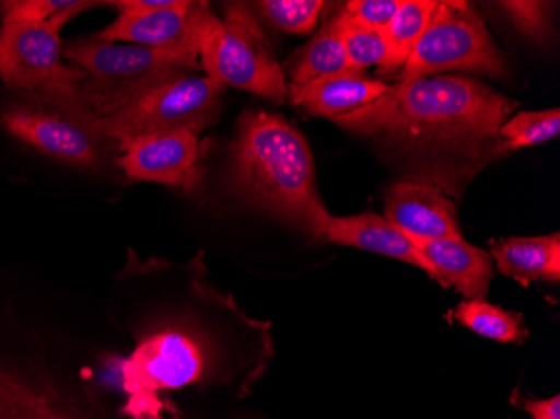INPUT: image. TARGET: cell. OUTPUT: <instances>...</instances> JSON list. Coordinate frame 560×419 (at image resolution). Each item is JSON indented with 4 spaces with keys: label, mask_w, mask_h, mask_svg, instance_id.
Returning a JSON list of instances; mask_svg holds the SVG:
<instances>
[{
    "label": "cell",
    "mask_w": 560,
    "mask_h": 419,
    "mask_svg": "<svg viewBox=\"0 0 560 419\" xmlns=\"http://www.w3.org/2000/svg\"><path fill=\"white\" fill-rule=\"evenodd\" d=\"M452 317L478 336L503 345H522L528 337L522 316L499 305L489 304L486 299L460 302L453 309Z\"/></svg>",
    "instance_id": "ac0fdd59"
},
{
    "label": "cell",
    "mask_w": 560,
    "mask_h": 419,
    "mask_svg": "<svg viewBox=\"0 0 560 419\" xmlns=\"http://www.w3.org/2000/svg\"><path fill=\"white\" fill-rule=\"evenodd\" d=\"M490 257L497 270L527 287L534 280L559 282L560 235L509 237L490 242Z\"/></svg>",
    "instance_id": "e0dca14e"
},
{
    "label": "cell",
    "mask_w": 560,
    "mask_h": 419,
    "mask_svg": "<svg viewBox=\"0 0 560 419\" xmlns=\"http://www.w3.org/2000/svg\"><path fill=\"white\" fill-rule=\"evenodd\" d=\"M212 12L209 2L173 0L168 8L147 14H119L97 37L198 58L201 33Z\"/></svg>",
    "instance_id": "8fae6325"
},
{
    "label": "cell",
    "mask_w": 560,
    "mask_h": 419,
    "mask_svg": "<svg viewBox=\"0 0 560 419\" xmlns=\"http://www.w3.org/2000/svg\"><path fill=\"white\" fill-rule=\"evenodd\" d=\"M324 5L320 0H262L256 8L277 30L305 36L313 33Z\"/></svg>",
    "instance_id": "cb8c5ba5"
},
{
    "label": "cell",
    "mask_w": 560,
    "mask_h": 419,
    "mask_svg": "<svg viewBox=\"0 0 560 419\" xmlns=\"http://www.w3.org/2000/svg\"><path fill=\"white\" fill-rule=\"evenodd\" d=\"M62 58L81 71V97L100 118H109L148 91L200 69L194 56L90 36L62 46Z\"/></svg>",
    "instance_id": "5b68a950"
},
{
    "label": "cell",
    "mask_w": 560,
    "mask_h": 419,
    "mask_svg": "<svg viewBox=\"0 0 560 419\" xmlns=\"http://www.w3.org/2000/svg\"><path fill=\"white\" fill-rule=\"evenodd\" d=\"M500 9L505 11L515 27L525 36L534 40H542L549 27V4L544 2H530V0H511V2H499Z\"/></svg>",
    "instance_id": "d4e9b609"
},
{
    "label": "cell",
    "mask_w": 560,
    "mask_h": 419,
    "mask_svg": "<svg viewBox=\"0 0 560 419\" xmlns=\"http://www.w3.org/2000/svg\"><path fill=\"white\" fill-rule=\"evenodd\" d=\"M226 179L242 203L323 242L332 216L317 191L310 143L288 119L245 112L229 147Z\"/></svg>",
    "instance_id": "7a4b0ae2"
},
{
    "label": "cell",
    "mask_w": 560,
    "mask_h": 419,
    "mask_svg": "<svg viewBox=\"0 0 560 419\" xmlns=\"http://www.w3.org/2000/svg\"><path fill=\"white\" fill-rule=\"evenodd\" d=\"M61 27L0 24V81L9 91L81 90L86 72L62 61Z\"/></svg>",
    "instance_id": "9c48e42d"
},
{
    "label": "cell",
    "mask_w": 560,
    "mask_h": 419,
    "mask_svg": "<svg viewBox=\"0 0 560 419\" xmlns=\"http://www.w3.org/2000/svg\"><path fill=\"white\" fill-rule=\"evenodd\" d=\"M436 0H401L392 22L381 31L388 47V66L385 71H395L406 65L421 34L427 30Z\"/></svg>",
    "instance_id": "ffe728a7"
},
{
    "label": "cell",
    "mask_w": 560,
    "mask_h": 419,
    "mask_svg": "<svg viewBox=\"0 0 560 419\" xmlns=\"http://www.w3.org/2000/svg\"><path fill=\"white\" fill-rule=\"evenodd\" d=\"M410 241L433 269L435 280L443 289L453 287L464 295L465 301L487 298L490 280L493 279V260L489 252L468 244L464 237Z\"/></svg>",
    "instance_id": "5bb4252c"
},
{
    "label": "cell",
    "mask_w": 560,
    "mask_h": 419,
    "mask_svg": "<svg viewBox=\"0 0 560 419\" xmlns=\"http://www.w3.org/2000/svg\"><path fill=\"white\" fill-rule=\"evenodd\" d=\"M225 88L207 75H180L144 93L121 112L100 118V126L118 143L191 129L201 135L219 119Z\"/></svg>",
    "instance_id": "ba28073f"
},
{
    "label": "cell",
    "mask_w": 560,
    "mask_h": 419,
    "mask_svg": "<svg viewBox=\"0 0 560 419\" xmlns=\"http://www.w3.org/2000/svg\"><path fill=\"white\" fill-rule=\"evenodd\" d=\"M115 166L137 182L191 191L201 178L200 133L176 129L125 141Z\"/></svg>",
    "instance_id": "30bf717a"
},
{
    "label": "cell",
    "mask_w": 560,
    "mask_h": 419,
    "mask_svg": "<svg viewBox=\"0 0 560 419\" xmlns=\"http://www.w3.org/2000/svg\"><path fill=\"white\" fill-rule=\"evenodd\" d=\"M522 409L532 416V419H560V396L549 399H524Z\"/></svg>",
    "instance_id": "4316f807"
},
{
    "label": "cell",
    "mask_w": 560,
    "mask_h": 419,
    "mask_svg": "<svg viewBox=\"0 0 560 419\" xmlns=\"http://www.w3.org/2000/svg\"><path fill=\"white\" fill-rule=\"evenodd\" d=\"M389 86L370 80L363 72L323 75L304 84H289V100L314 116L335 119L363 108L383 96Z\"/></svg>",
    "instance_id": "2e32d148"
},
{
    "label": "cell",
    "mask_w": 560,
    "mask_h": 419,
    "mask_svg": "<svg viewBox=\"0 0 560 419\" xmlns=\"http://www.w3.org/2000/svg\"><path fill=\"white\" fill-rule=\"evenodd\" d=\"M515 101L465 75H428L389 86L363 108L332 119L351 133L383 137L406 148H423L478 159L495 144Z\"/></svg>",
    "instance_id": "6da1fadb"
},
{
    "label": "cell",
    "mask_w": 560,
    "mask_h": 419,
    "mask_svg": "<svg viewBox=\"0 0 560 419\" xmlns=\"http://www.w3.org/2000/svg\"><path fill=\"white\" fill-rule=\"evenodd\" d=\"M401 0H351L342 9L349 18L358 19L374 30L383 31L392 22Z\"/></svg>",
    "instance_id": "484cf974"
},
{
    "label": "cell",
    "mask_w": 560,
    "mask_h": 419,
    "mask_svg": "<svg viewBox=\"0 0 560 419\" xmlns=\"http://www.w3.org/2000/svg\"><path fill=\"white\" fill-rule=\"evenodd\" d=\"M0 419H83L47 365L0 348Z\"/></svg>",
    "instance_id": "7c38bea8"
},
{
    "label": "cell",
    "mask_w": 560,
    "mask_h": 419,
    "mask_svg": "<svg viewBox=\"0 0 560 419\" xmlns=\"http://www.w3.org/2000/svg\"><path fill=\"white\" fill-rule=\"evenodd\" d=\"M385 219L408 238H460L455 203L430 183L399 182L389 188Z\"/></svg>",
    "instance_id": "4fadbf2b"
},
{
    "label": "cell",
    "mask_w": 560,
    "mask_h": 419,
    "mask_svg": "<svg viewBox=\"0 0 560 419\" xmlns=\"http://www.w3.org/2000/svg\"><path fill=\"white\" fill-rule=\"evenodd\" d=\"M0 126L25 147L74 168L101 172L118 159V141L101 129L81 90L9 91Z\"/></svg>",
    "instance_id": "277c9868"
},
{
    "label": "cell",
    "mask_w": 560,
    "mask_h": 419,
    "mask_svg": "<svg viewBox=\"0 0 560 419\" xmlns=\"http://www.w3.org/2000/svg\"><path fill=\"white\" fill-rule=\"evenodd\" d=\"M352 71L339 36L338 19L324 24L317 36L307 44L292 68L291 84H304L323 75ZM355 72V71H354Z\"/></svg>",
    "instance_id": "d6986e66"
},
{
    "label": "cell",
    "mask_w": 560,
    "mask_h": 419,
    "mask_svg": "<svg viewBox=\"0 0 560 419\" xmlns=\"http://www.w3.org/2000/svg\"><path fill=\"white\" fill-rule=\"evenodd\" d=\"M336 19L342 47L352 71L363 72L370 66H380L381 71H385L388 66V47L381 31L358 19L349 18L342 11Z\"/></svg>",
    "instance_id": "44dd1931"
},
{
    "label": "cell",
    "mask_w": 560,
    "mask_h": 419,
    "mask_svg": "<svg viewBox=\"0 0 560 419\" xmlns=\"http://www.w3.org/2000/svg\"><path fill=\"white\" fill-rule=\"evenodd\" d=\"M100 4L91 0H4L0 2V24L50 22L65 30V25L75 15Z\"/></svg>",
    "instance_id": "603a6c76"
},
{
    "label": "cell",
    "mask_w": 560,
    "mask_h": 419,
    "mask_svg": "<svg viewBox=\"0 0 560 419\" xmlns=\"http://www.w3.org/2000/svg\"><path fill=\"white\" fill-rule=\"evenodd\" d=\"M225 336L200 317H175L150 330L121 361L125 411L133 419H163V391L180 389L219 376L225 368Z\"/></svg>",
    "instance_id": "3957f363"
},
{
    "label": "cell",
    "mask_w": 560,
    "mask_h": 419,
    "mask_svg": "<svg viewBox=\"0 0 560 419\" xmlns=\"http://www.w3.org/2000/svg\"><path fill=\"white\" fill-rule=\"evenodd\" d=\"M200 69L223 88L247 91L272 103L288 100L284 69L270 55L266 36L250 9L229 4L225 15L207 19L198 49Z\"/></svg>",
    "instance_id": "8992f818"
},
{
    "label": "cell",
    "mask_w": 560,
    "mask_h": 419,
    "mask_svg": "<svg viewBox=\"0 0 560 419\" xmlns=\"http://www.w3.org/2000/svg\"><path fill=\"white\" fill-rule=\"evenodd\" d=\"M559 108L517 113L500 126L499 153L547 143L559 138Z\"/></svg>",
    "instance_id": "7402d4cb"
},
{
    "label": "cell",
    "mask_w": 560,
    "mask_h": 419,
    "mask_svg": "<svg viewBox=\"0 0 560 419\" xmlns=\"http://www.w3.org/2000/svg\"><path fill=\"white\" fill-rule=\"evenodd\" d=\"M446 71L490 78L506 74L505 58L493 43L486 22L468 2H436L427 30L401 68L399 83Z\"/></svg>",
    "instance_id": "52a82bcc"
},
{
    "label": "cell",
    "mask_w": 560,
    "mask_h": 419,
    "mask_svg": "<svg viewBox=\"0 0 560 419\" xmlns=\"http://www.w3.org/2000/svg\"><path fill=\"white\" fill-rule=\"evenodd\" d=\"M323 242L385 255V257L418 267V269L424 270L431 279H435L433 269L418 254L417 247L410 238L406 237V233L399 230L395 223L389 222L385 217L376 216V213L330 217Z\"/></svg>",
    "instance_id": "9a60e30c"
}]
</instances>
